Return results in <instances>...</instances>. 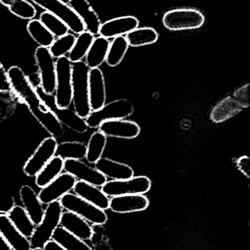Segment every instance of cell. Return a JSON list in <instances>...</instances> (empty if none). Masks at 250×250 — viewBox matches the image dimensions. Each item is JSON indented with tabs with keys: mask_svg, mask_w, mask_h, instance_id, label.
<instances>
[{
	"mask_svg": "<svg viewBox=\"0 0 250 250\" xmlns=\"http://www.w3.org/2000/svg\"><path fill=\"white\" fill-rule=\"evenodd\" d=\"M205 16L194 8H178L169 10L163 16L162 23L170 31L193 30L205 23Z\"/></svg>",
	"mask_w": 250,
	"mask_h": 250,
	"instance_id": "6",
	"label": "cell"
},
{
	"mask_svg": "<svg viewBox=\"0 0 250 250\" xmlns=\"http://www.w3.org/2000/svg\"><path fill=\"white\" fill-rule=\"evenodd\" d=\"M73 190L75 195L104 211L110 207V197L107 196L98 187L77 181Z\"/></svg>",
	"mask_w": 250,
	"mask_h": 250,
	"instance_id": "22",
	"label": "cell"
},
{
	"mask_svg": "<svg viewBox=\"0 0 250 250\" xmlns=\"http://www.w3.org/2000/svg\"><path fill=\"white\" fill-rule=\"evenodd\" d=\"M76 182L77 180L74 176L65 172L47 186L41 188L38 195V198L41 204L45 205L60 201L62 197L73 190Z\"/></svg>",
	"mask_w": 250,
	"mask_h": 250,
	"instance_id": "13",
	"label": "cell"
},
{
	"mask_svg": "<svg viewBox=\"0 0 250 250\" xmlns=\"http://www.w3.org/2000/svg\"><path fill=\"white\" fill-rule=\"evenodd\" d=\"M68 4L80 18L86 31L94 36L98 35L101 25V20L88 0H68Z\"/></svg>",
	"mask_w": 250,
	"mask_h": 250,
	"instance_id": "19",
	"label": "cell"
},
{
	"mask_svg": "<svg viewBox=\"0 0 250 250\" xmlns=\"http://www.w3.org/2000/svg\"><path fill=\"white\" fill-rule=\"evenodd\" d=\"M95 168L106 178L113 180H125L133 177L135 172L129 165L115 161L107 157H101L95 163Z\"/></svg>",
	"mask_w": 250,
	"mask_h": 250,
	"instance_id": "21",
	"label": "cell"
},
{
	"mask_svg": "<svg viewBox=\"0 0 250 250\" xmlns=\"http://www.w3.org/2000/svg\"><path fill=\"white\" fill-rule=\"evenodd\" d=\"M88 82L91 111H98L105 105L107 101L105 79L99 67L90 69Z\"/></svg>",
	"mask_w": 250,
	"mask_h": 250,
	"instance_id": "17",
	"label": "cell"
},
{
	"mask_svg": "<svg viewBox=\"0 0 250 250\" xmlns=\"http://www.w3.org/2000/svg\"><path fill=\"white\" fill-rule=\"evenodd\" d=\"M34 4L58 18L66 23L69 30L79 35L86 31L85 26L74 10L62 0H31Z\"/></svg>",
	"mask_w": 250,
	"mask_h": 250,
	"instance_id": "8",
	"label": "cell"
},
{
	"mask_svg": "<svg viewBox=\"0 0 250 250\" xmlns=\"http://www.w3.org/2000/svg\"><path fill=\"white\" fill-rule=\"evenodd\" d=\"M75 41H76L75 35L73 34L68 33L64 36L54 40L48 49L54 58L58 59L60 57H65L66 54H69L70 50L73 48Z\"/></svg>",
	"mask_w": 250,
	"mask_h": 250,
	"instance_id": "36",
	"label": "cell"
},
{
	"mask_svg": "<svg viewBox=\"0 0 250 250\" xmlns=\"http://www.w3.org/2000/svg\"><path fill=\"white\" fill-rule=\"evenodd\" d=\"M43 249L44 250H66L64 248H62L59 244H57V242H54V240L48 241L47 243H45V245H44Z\"/></svg>",
	"mask_w": 250,
	"mask_h": 250,
	"instance_id": "41",
	"label": "cell"
},
{
	"mask_svg": "<svg viewBox=\"0 0 250 250\" xmlns=\"http://www.w3.org/2000/svg\"><path fill=\"white\" fill-rule=\"evenodd\" d=\"M149 204L148 198L141 194L120 195L110 199L109 208L113 212L127 214L144 211L149 207Z\"/></svg>",
	"mask_w": 250,
	"mask_h": 250,
	"instance_id": "18",
	"label": "cell"
},
{
	"mask_svg": "<svg viewBox=\"0 0 250 250\" xmlns=\"http://www.w3.org/2000/svg\"><path fill=\"white\" fill-rule=\"evenodd\" d=\"M65 160L54 156L35 176V184L39 188H44L57 179L64 170Z\"/></svg>",
	"mask_w": 250,
	"mask_h": 250,
	"instance_id": "26",
	"label": "cell"
},
{
	"mask_svg": "<svg viewBox=\"0 0 250 250\" xmlns=\"http://www.w3.org/2000/svg\"><path fill=\"white\" fill-rule=\"evenodd\" d=\"M15 0H0V3L6 7H9Z\"/></svg>",
	"mask_w": 250,
	"mask_h": 250,
	"instance_id": "43",
	"label": "cell"
},
{
	"mask_svg": "<svg viewBox=\"0 0 250 250\" xmlns=\"http://www.w3.org/2000/svg\"><path fill=\"white\" fill-rule=\"evenodd\" d=\"M41 101L48 107L51 113L55 116L60 124L66 125L68 128L78 132L84 133L88 130V126L85 119L78 116L74 111L68 108H60L55 104L54 95H46L43 92L40 86L35 87Z\"/></svg>",
	"mask_w": 250,
	"mask_h": 250,
	"instance_id": "9",
	"label": "cell"
},
{
	"mask_svg": "<svg viewBox=\"0 0 250 250\" xmlns=\"http://www.w3.org/2000/svg\"><path fill=\"white\" fill-rule=\"evenodd\" d=\"M55 64V104L58 108H68L72 104V62L65 56L57 59Z\"/></svg>",
	"mask_w": 250,
	"mask_h": 250,
	"instance_id": "5",
	"label": "cell"
},
{
	"mask_svg": "<svg viewBox=\"0 0 250 250\" xmlns=\"http://www.w3.org/2000/svg\"><path fill=\"white\" fill-rule=\"evenodd\" d=\"M151 188V181L148 176H133L125 180H111L106 182L101 190L108 197L137 195L148 192Z\"/></svg>",
	"mask_w": 250,
	"mask_h": 250,
	"instance_id": "10",
	"label": "cell"
},
{
	"mask_svg": "<svg viewBox=\"0 0 250 250\" xmlns=\"http://www.w3.org/2000/svg\"><path fill=\"white\" fill-rule=\"evenodd\" d=\"M110 45L109 39L101 36L95 38L85 57V63L90 69L98 68L106 62Z\"/></svg>",
	"mask_w": 250,
	"mask_h": 250,
	"instance_id": "25",
	"label": "cell"
},
{
	"mask_svg": "<svg viewBox=\"0 0 250 250\" xmlns=\"http://www.w3.org/2000/svg\"><path fill=\"white\" fill-rule=\"evenodd\" d=\"M90 68L85 62L72 63V104L73 111L82 119L91 113L89 100Z\"/></svg>",
	"mask_w": 250,
	"mask_h": 250,
	"instance_id": "2",
	"label": "cell"
},
{
	"mask_svg": "<svg viewBox=\"0 0 250 250\" xmlns=\"http://www.w3.org/2000/svg\"><path fill=\"white\" fill-rule=\"evenodd\" d=\"M13 226L25 237L30 238L36 226L32 223L23 207L15 206L7 214Z\"/></svg>",
	"mask_w": 250,
	"mask_h": 250,
	"instance_id": "27",
	"label": "cell"
},
{
	"mask_svg": "<svg viewBox=\"0 0 250 250\" xmlns=\"http://www.w3.org/2000/svg\"><path fill=\"white\" fill-rule=\"evenodd\" d=\"M98 128L106 136L120 139L136 138L141 131L137 123L125 120H107L101 123Z\"/></svg>",
	"mask_w": 250,
	"mask_h": 250,
	"instance_id": "15",
	"label": "cell"
},
{
	"mask_svg": "<svg viewBox=\"0 0 250 250\" xmlns=\"http://www.w3.org/2000/svg\"><path fill=\"white\" fill-rule=\"evenodd\" d=\"M64 171L76 178V180L87 182L94 186L102 187L107 179L95 167H92L79 160H66Z\"/></svg>",
	"mask_w": 250,
	"mask_h": 250,
	"instance_id": "14",
	"label": "cell"
},
{
	"mask_svg": "<svg viewBox=\"0 0 250 250\" xmlns=\"http://www.w3.org/2000/svg\"><path fill=\"white\" fill-rule=\"evenodd\" d=\"M20 199L23 208L35 226H38L44 218V211L42 204L35 190L29 185H23L19 190Z\"/></svg>",
	"mask_w": 250,
	"mask_h": 250,
	"instance_id": "24",
	"label": "cell"
},
{
	"mask_svg": "<svg viewBox=\"0 0 250 250\" xmlns=\"http://www.w3.org/2000/svg\"><path fill=\"white\" fill-rule=\"evenodd\" d=\"M0 233L13 250H31L30 242L13 226L7 214H0Z\"/></svg>",
	"mask_w": 250,
	"mask_h": 250,
	"instance_id": "23",
	"label": "cell"
},
{
	"mask_svg": "<svg viewBox=\"0 0 250 250\" xmlns=\"http://www.w3.org/2000/svg\"><path fill=\"white\" fill-rule=\"evenodd\" d=\"M126 38L129 46H145L157 42L159 34L151 27H137L127 34Z\"/></svg>",
	"mask_w": 250,
	"mask_h": 250,
	"instance_id": "30",
	"label": "cell"
},
{
	"mask_svg": "<svg viewBox=\"0 0 250 250\" xmlns=\"http://www.w3.org/2000/svg\"><path fill=\"white\" fill-rule=\"evenodd\" d=\"M12 92L16 98L29 108L31 114L43 127L54 138H60L64 134L63 125L38 96L35 86L31 83L19 66H12L8 70Z\"/></svg>",
	"mask_w": 250,
	"mask_h": 250,
	"instance_id": "1",
	"label": "cell"
},
{
	"mask_svg": "<svg viewBox=\"0 0 250 250\" xmlns=\"http://www.w3.org/2000/svg\"><path fill=\"white\" fill-rule=\"evenodd\" d=\"M15 206V198L12 195L0 191V213L7 214Z\"/></svg>",
	"mask_w": 250,
	"mask_h": 250,
	"instance_id": "38",
	"label": "cell"
},
{
	"mask_svg": "<svg viewBox=\"0 0 250 250\" xmlns=\"http://www.w3.org/2000/svg\"><path fill=\"white\" fill-rule=\"evenodd\" d=\"M26 30L31 38L39 46L49 48L55 40V37L37 19L30 20L26 26Z\"/></svg>",
	"mask_w": 250,
	"mask_h": 250,
	"instance_id": "32",
	"label": "cell"
},
{
	"mask_svg": "<svg viewBox=\"0 0 250 250\" xmlns=\"http://www.w3.org/2000/svg\"><path fill=\"white\" fill-rule=\"evenodd\" d=\"M63 209L59 201L47 205L42 221L35 228L30 237L29 242L32 248H43L45 243L51 240L53 233L60 226Z\"/></svg>",
	"mask_w": 250,
	"mask_h": 250,
	"instance_id": "3",
	"label": "cell"
},
{
	"mask_svg": "<svg viewBox=\"0 0 250 250\" xmlns=\"http://www.w3.org/2000/svg\"><path fill=\"white\" fill-rule=\"evenodd\" d=\"M39 21L56 38H60L68 33L69 29L66 23L49 12H43L40 15Z\"/></svg>",
	"mask_w": 250,
	"mask_h": 250,
	"instance_id": "35",
	"label": "cell"
},
{
	"mask_svg": "<svg viewBox=\"0 0 250 250\" xmlns=\"http://www.w3.org/2000/svg\"><path fill=\"white\" fill-rule=\"evenodd\" d=\"M60 227L83 241L90 240L93 236V230L89 223L74 213L65 211L62 214Z\"/></svg>",
	"mask_w": 250,
	"mask_h": 250,
	"instance_id": "20",
	"label": "cell"
},
{
	"mask_svg": "<svg viewBox=\"0 0 250 250\" xmlns=\"http://www.w3.org/2000/svg\"><path fill=\"white\" fill-rule=\"evenodd\" d=\"M0 250H13L0 233Z\"/></svg>",
	"mask_w": 250,
	"mask_h": 250,
	"instance_id": "42",
	"label": "cell"
},
{
	"mask_svg": "<svg viewBox=\"0 0 250 250\" xmlns=\"http://www.w3.org/2000/svg\"><path fill=\"white\" fill-rule=\"evenodd\" d=\"M107 137L99 130L95 131L91 135L87 144V161L91 164H95L102 157L103 153L107 146Z\"/></svg>",
	"mask_w": 250,
	"mask_h": 250,
	"instance_id": "31",
	"label": "cell"
},
{
	"mask_svg": "<svg viewBox=\"0 0 250 250\" xmlns=\"http://www.w3.org/2000/svg\"><path fill=\"white\" fill-rule=\"evenodd\" d=\"M40 87L46 95H54L56 89V64L48 48L39 46L35 51Z\"/></svg>",
	"mask_w": 250,
	"mask_h": 250,
	"instance_id": "11",
	"label": "cell"
},
{
	"mask_svg": "<svg viewBox=\"0 0 250 250\" xmlns=\"http://www.w3.org/2000/svg\"><path fill=\"white\" fill-rule=\"evenodd\" d=\"M59 201L66 211L77 214L91 224L103 226L108 220L105 211L90 204L74 193L69 192L62 197Z\"/></svg>",
	"mask_w": 250,
	"mask_h": 250,
	"instance_id": "4",
	"label": "cell"
},
{
	"mask_svg": "<svg viewBox=\"0 0 250 250\" xmlns=\"http://www.w3.org/2000/svg\"><path fill=\"white\" fill-rule=\"evenodd\" d=\"M51 239L66 250H93L85 241L73 236L60 226L55 229Z\"/></svg>",
	"mask_w": 250,
	"mask_h": 250,
	"instance_id": "28",
	"label": "cell"
},
{
	"mask_svg": "<svg viewBox=\"0 0 250 250\" xmlns=\"http://www.w3.org/2000/svg\"><path fill=\"white\" fill-rule=\"evenodd\" d=\"M95 36L88 31L82 32L76 38L74 45L68 54V59L72 63L82 61L86 57Z\"/></svg>",
	"mask_w": 250,
	"mask_h": 250,
	"instance_id": "33",
	"label": "cell"
},
{
	"mask_svg": "<svg viewBox=\"0 0 250 250\" xmlns=\"http://www.w3.org/2000/svg\"><path fill=\"white\" fill-rule=\"evenodd\" d=\"M31 250H44L43 248H32Z\"/></svg>",
	"mask_w": 250,
	"mask_h": 250,
	"instance_id": "44",
	"label": "cell"
},
{
	"mask_svg": "<svg viewBox=\"0 0 250 250\" xmlns=\"http://www.w3.org/2000/svg\"><path fill=\"white\" fill-rule=\"evenodd\" d=\"M11 92V85H10L8 73L0 62V92L8 93Z\"/></svg>",
	"mask_w": 250,
	"mask_h": 250,
	"instance_id": "39",
	"label": "cell"
},
{
	"mask_svg": "<svg viewBox=\"0 0 250 250\" xmlns=\"http://www.w3.org/2000/svg\"><path fill=\"white\" fill-rule=\"evenodd\" d=\"M139 20L135 16L115 18L101 23L98 35L107 39L127 35L139 26Z\"/></svg>",
	"mask_w": 250,
	"mask_h": 250,
	"instance_id": "16",
	"label": "cell"
},
{
	"mask_svg": "<svg viewBox=\"0 0 250 250\" xmlns=\"http://www.w3.org/2000/svg\"><path fill=\"white\" fill-rule=\"evenodd\" d=\"M57 144V139L54 137L45 138L25 163L23 173L29 177H35L41 169L55 156Z\"/></svg>",
	"mask_w": 250,
	"mask_h": 250,
	"instance_id": "12",
	"label": "cell"
},
{
	"mask_svg": "<svg viewBox=\"0 0 250 250\" xmlns=\"http://www.w3.org/2000/svg\"><path fill=\"white\" fill-rule=\"evenodd\" d=\"M87 145L79 141H66L57 144L56 156L63 160H82L86 157Z\"/></svg>",
	"mask_w": 250,
	"mask_h": 250,
	"instance_id": "29",
	"label": "cell"
},
{
	"mask_svg": "<svg viewBox=\"0 0 250 250\" xmlns=\"http://www.w3.org/2000/svg\"><path fill=\"white\" fill-rule=\"evenodd\" d=\"M135 105L127 99H117L106 104L101 109L91 111L85 119L89 128H98L100 124L107 120H124L133 114Z\"/></svg>",
	"mask_w": 250,
	"mask_h": 250,
	"instance_id": "7",
	"label": "cell"
},
{
	"mask_svg": "<svg viewBox=\"0 0 250 250\" xmlns=\"http://www.w3.org/2000/svg\"><path fill=\"white\" fill-rule=\"evenodd\" d=\"M129 45L126 37L120 36L114 38L110 42L106 62L110 67H114L120 64L124 59Z\"/></svg>",
	"mask_w": 250,
	"mask_h": 250,
	"instance_id": "34",
	"label": "cell"
},
{
	"mask_svg": "<svg viewBox=\"0 0 250 250\" xmlns=\"http://www.w3.org/2000/svg\"><path fill=\"white\" fill-rule=\"evenodd\" d=\"M8 8L15 16L26 20H32L37 14L35 6L26 0H15Z\"/></svg>",
	"mask_w": 250,
	"mask_h": 250,
	"instance_id": "37",
	"label": "cell"
},
{
	"mask_svg": "<svg viewBox=\"0 0 250 250\" xmlns=\"http://www.w3.org/2000/svg\"><path fill=\"white\" fill-rule=\"evenodd\" d=\"M236 166L239 171L250 179V159L248 156H242L236 161Z\"/></svg>",
	"mask_w": 250,
	"mask_h": 250,
	"instance_id": "40",
	"label": "cell"
}]
</instances>
